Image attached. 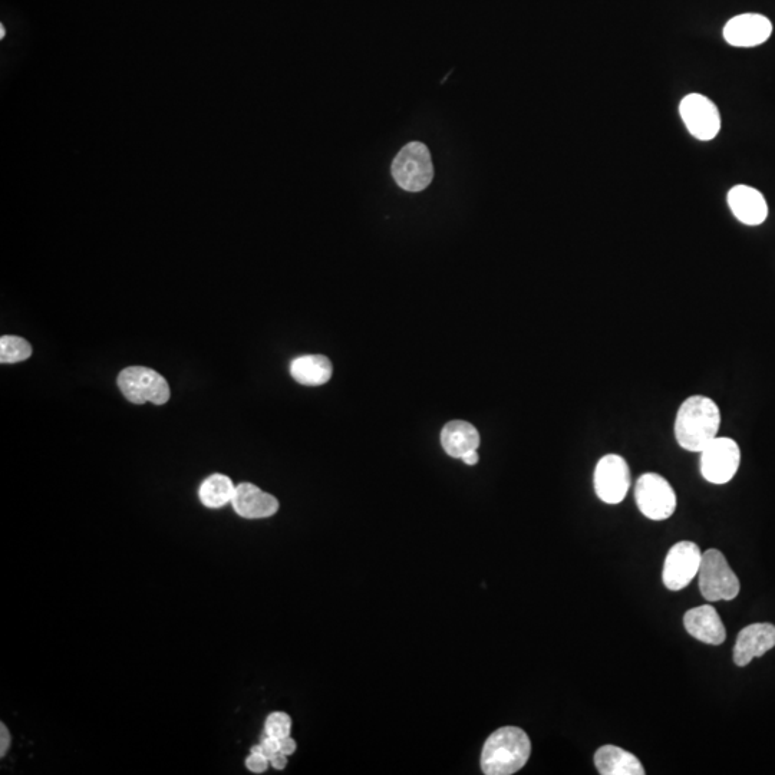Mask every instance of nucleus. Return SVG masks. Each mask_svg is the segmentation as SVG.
Masks as SVG:
<instances>
[{"label": "nucleus", "instance_id": "nucleus-21", "mask_svg": "<svg viewBox=\"0 0 775 775\" xmlns=\"http://www.w3.org/2000/svg\"><path fill=\"white\" fill-rule=\"evenodd\" d=\"M292 730V720L285 712H273L267 717L265 724V734L270 737L282 738L289 737Z\"/></svg>", "mask_w": 775, "mask_h": 775}, {"label": "nucleus", "instance_id": "nucleus-22", "mask_svg": "<svg viewBox=\"0 0 775 775\" xmlns=\"http://www.w3.org/2000/svg\"><path fill=\"white\" fill-rule=\"evenodd\" d=\"M270 760L262 754L252 753L246 758L247 770L255 774H263L269 768Z\"/></svg>", "mask_w": 775, "mask_h": 775}, {"label": "nucleus", "instance_id": "nucleus-19", "mask_svg": "<svg viewBox=\"0 0 775 775\" xmlns=\"http://www.w3.org/2000/svg\"><path fill=\"white\" fill-rule=\"evenodd\" d=\"M233 481L223 474H213L201 483L199 497L201 503L209 509H222L226 504L232 503L234 497Z\"/></svg>", "mask_w": 775, "mask_h": 775}, {"label": "nucleus", "instance_id": "nucleus-13", "mask_svg": "<svg viewBox=\"0 0 775 775\" xmlns=\"http://www.w3.org/2000/svg\"><path fill=\"white\" fill-rule=\"evenodd\" d=\"M232 506L243 519H267L277 513L279 501L255 484L242 483L234 491Z\"/></svg>", "mask_w": 775, "mask_h": 775}, {"label": "nucleus", "instance_id": "nucleus-9", "mask_svg": "<svg viewBox=\"0 0 775 775\" xmlns=\"http://www.w3.org/2000/svg\"><path fill=\"white\" fill-rule=\"evenodd\" d=\"M679 114L689 133L699 141H711L721 130L717 105L701 94H689L679 105Z\"/></svg>", "mask_w": 775, "mask_h": 775}, {"label": "nucleus", "instance_id": "nucleus-26", "mask_svg": "<svg viewBox=\"0 0 775 775\" xmlns=\"http://www.w3.org/2000/svg\"><path fill=\"white\" fill-rule=\"evenodd\" d=\"M461 460H463L467 465H476L478 460H480V457H478L477 450H473L468 451L467 454H464L463 457H461Z\"/></svg>", "mask_w": 775, "mask_h": 775}, {"label": "nucleus", "instance_id": "nucleus-20", "mask_svg": "<svg viewBox=\"0 0 775 775\" xmlns=\"http://www.w3.org/2000/svg\"><path fill=\"white\" fill-rule=\"evenodd\" d=\"M32 356V346L26 339L19 336H2L0 338V362L5 364H18Z\"/></svg>", "mask_w": 775, "mask_h": 775}, {"label": "nucleus", "instance_id": "nucleus-3", "mask_svg": "<svg viewBox=\"0 0 775 775\" xmlns=\"http://www.w3.org/2000/svg\"><path fill=\"white\" fill-rule=\"evenodd\" d=\"M698 576L699 590L708 602L732 600L740 593V580L720 550L709 549L702 553Z\"/></svg>", "mask_w": 775, "mask_h": 775}, {"label": "nucleus", "instance_id": "nucleus-18", "mask_svg": "<svg viewBox=\"0 0 775 775\" xmlns=\"http://www.w3.org/2000/svg\"><path fill=\"white\" fill-rule=\"evenodd\" d=\"M332 362L323 355H303L290 365V375L305 387H321L332 378Z\"/></svg>", "mask_w": 775, "mask_h": 775}, {"label": "nucleus", "instance_id": "nucleus-17", "mask_svg": "<svg viewBox=\"0 0 775 775\" xmlns=\"http://www.w3.org/2000/svg\"><path fill=\"white\" fill-rule=\"evenodd\" d=\"M480 441L477 428L470 422L451 421L441 431V445L445 453L460 460L468 451L477 450Z\"/></svg>", "mask_w": 775, "mask_h": 775}, {"label": "nucleus", "instance_id": "nucleus-25", "mask_svg": "<svg viewBox=\"0 0 775 775\" xmlns=\"http://www.w3.org/2000/svg\"><path fill=\"white\" fill-rule=\"evenodd\" d=\"M296 751V741L292 737H285L280 740V753L292 755Z\"/></svg>", "mask_w": 775, "mask_h": 775}, {"label": "nucleus", "instance_id": "nucleus-2", "mask_svg": "<svg viewBox=\"0 0 775 775\" xmlns=\"http://www.w3.org/2000/svg\"><path fill=\"white\" fill-rule=\"evenodd\" d=\"M532 754V742L521 728L503 727L487 738L481 753V770L487 775L520 771Z\"/></svg>", "mask_w": 775, "mask_h": 775}, {"label": "nucleus", "instance_id": "nucleus-7", "mask_svg": "<svg viewBox=\"0 0 775 775\" xmlns=\"http://www.w3.org/2000/svg\"><path fill=\"white\" fill-rule=\"evenodd\" d=\"M701 474L708 483H730L741 463V450L732 438L720 437L701 451Z\"/></svg>", "mask_w": 775, "mask_h": 775}, {"label": "nucleus", "instance_id": "nucleus-1", "mask_svg": "<svg viewBox=\"0 0 775 775\" xmlns=\"http://www.w3.org/2000/svg\"><path fill=\"white\" fill-rule=\"evenodd\" d=\"M721 411L714 399L692 395L676 412L674 432L676 443L691 453H701L718 437Z\"/></svg>", "mask_w": 775, "mask_h": 775}, {"label": "nucleus", "instance_id": "nucleus-24", "mask_svg": "<svg viewBox=\"0 0 775 775\" xmlns=\"http://www.w3.org/2000/svg\"><path fill=\"white\" fill-rule=\"evenodd\" d=\"M270 764H272V767L275 768V770H285L286 765H288V755L280 753L279 751V753L272 755Z\"/></svg>", "mask_w": 775, "mask_h": 775}, {"label": "nucleus", "instance_id": "nucleus-8", "mask_svg": "<svg viewBox=\"0 0 775 775\" xmlns=\"http://www.w3.org/2000/svg\"><path fill=\"white\" fill-rule=\"evenodd\" d=\"M631 468L618 454L603 455L593 474L596 496L603 503L619 504L628 496L631 488Z\"/></svg>", "mask_w": 775, "mask_h": 775}, {"label": "nucleus", "instance_id": "nucleus-15", "mask_svg": "<svg viewBox=\"0 0 775 775\" xmlns=\"http://www.w3.org/2000/svg\"><path fill=\"white\" fill-rule=\"evenodd\" d=\"M684 626L689 635L708 645H721L727 639L724 623L711 605L688 610L684 616Z\"/></svg>", "mask_w": 775, "mask_h": 775}, {"label": "nucleus", "instance_id": "nucleus-10", "mask_svg": "<svg viewBox=\"0 0 775 775\" xmlns=\"http://www.w3.org/2000/svg\"><path fill=\"white\" fill-rule=\"evenodd\" d=\"M702 552L697 543L679 542L671 547L664 563L662 580L669 590H682L698 575Z\"/></svg>", "mask_w": 775, "mask_h": 775}, {"label": "nucleus", "instance_id": "nucleus-16", "mask_svg": "<svg viewBox=\"0 0 775 775\" xmlns=\"http://www.w3.org/2000/svg\"><path fill=\"white\" fill-rule=\"evenodd\" d=\"M595 765L602 775H645L636 755L615 745H603L595 754Z\"/></svg>", "mask_w": 775, "mask_h": 775}, {"label": "nucleus", "instance_id": "nucleus-23", "mask_svg": "<svg viewBox=\"0 0 775 775\" xmlns=\"http://www.w3.org/2000/svg\"><path fill=\"white\" fill-rule=\"evenodd\" d=\"M11 742V732L6 728L5 724L0 725V755L2 757H5V754L8 753Z\"/></svg>", "mask_w": 775, "mask_h": 775}, {"label": "nucleus", "instance_id": "nucleus-14", "mask_svg": "<svg viewBox=\"0 0 775 775\" xmlns=\"http://www.w3.org/2000/svg\"><path fill=\"white\" fill-rule=\"evenodd\" d=\"M728 206L735 219L747 226H760L768 216L763 194L750 186H735L728 193Z\"/></svg>", "mask_w": 775, "mask_h": 775}, {"label": "nucleus", "instance_id": "nucleus-5", "mask_svg": "<svg viewBox=\"0 0 775 775\" xmlns=\"http://www.w3.org/2000/svg\"><path fill=\"white\" fill-rule=\"evenodd\" d=\"M117 382L124 397L133 404L153 402L155 405H164L170 399V387L166 378L145 366L125 368L118 375Z\"/></svg>", "mask_w": 775, "mask_h": 775}, {"label": "nucleus", "instance_id": "nucleus-6", "mask_svg": "<svg viewBox=\"0 0 775 775\" xmlns=\"http://www.w3.org/2000/svg\"><path fill=\"white\" fill-rule=\"evenodd\" d=\"M636 506L649 520L662 521L675 513L676 493L666 478L656 473L639 477L635 487Z\"/></svg>", "mask_w": 775, "mask_h": 775}, {"label": "nucleus", "instance_id": "nucleus-11", "mask_svg": "<svg viewBox=\"0 0 775 775\" xmlns=\"http://www.w3.org/2000/svg\"><path fill=\"white\" fill-rule=\"evenodd\" d=\"M773 34V23L758 13L734 16L724 28V38L737 48H753L764 44Z\"/></svg>", "mask_w": 775, "mask_h": 775}, {"label": "nucleus", "instance_id": "nucleus-4", "mask_svg": "<svg viewBox=\"0 0 775 775\" xmlns=\"http://www.w3.org/2000/svg\"><path fill=\"white\" fill-rule=\"evenodd\" d=\"M392 177L402 190L418 193L430 186L434 178L431 154L427 145L410 143L399 151L392 163Z\"/></svg>", "mask_w": 775, "mask_h": 775}, {"label": "nucleus", "instance_id": "nucleus-12", "mask_svg": "<svg viewBox=\"0 0 775 775\" xmlns=\"http://www.w3.org/2000/svg\"><path fill=\"white\" fill-rule=\"evenodd\" d=\"M775 646V626L771 623H754L742 629L734 648V662L747 666L755 658H761Z\"/></svg>", "mask_w": 775, "mask_h": 775}]
</instances>
